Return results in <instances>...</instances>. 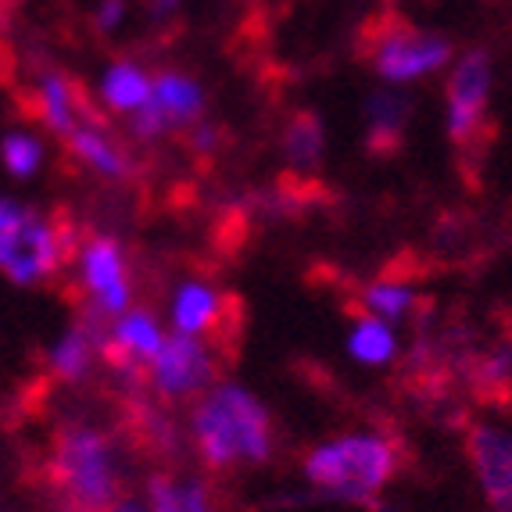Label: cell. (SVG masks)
<instances>
[{"label":"cell","instance_id":"1","mask_svg":"<svg viewBox=\"0 0 512 512\" xmlns=\"http://www.w3.org/2000/svg\"><path fill=\"white\" fill-rule=\"evenodd\" d=\"M190 434L212 470H226L237 462L262 466L273 455V419L255 394L237 384H219L205 391L190 416Z\"/></svg>","mask_w":512,"mask_h":512},{"label":"cell","instance_id":"2","mask_svg":"<svg viewBox=\"0 0 512 512\" xmlns=\"http://www.w3.org/2000/svg\"><path fill=\"white\" fill-rule=\"evenodd\" d=\"M47 480L58 512H111L119 498L115 448L94 427H65L51 444Z\"/></svg>","mask_w":512,"mask_h":512},{"label":"cell","instance_id":"3","mask_svg":"<svg viewBox=\"0 0 512 512\" xmlns=\"http://www.w3.org/2000/svg\"><path fill=\"white\" fill-rule=\"evenodd\" d=\"M398 473V444L384 434H344L305 455V477L323 495L373 505Z\"/></svg>","mask_w":512,"mask_h":512},{"label":"cell","instance_id":"4","mask_svg":"<svg viewBox=\"0 0 512 512\" xmlns=\"http://www.w3.org/2000/svg\"><path fill=\"white\" fill-rule=\"evenodd\" d=\"M69 262V230L36 208L0 197V273L18 287H36Z\"/></svg>","mask_w":512,"mask_h":512},{"label":"cell","instance_id":"5","mask_svg":"<svg viewBox=\"0 0 512 512\" xmlns=\"http://www.w3.org/2000/svg\"><path fill=\"white\" fill-rule=\"evenodd\" d=\"M455 61V43L434 29L409 22H387L369 40V69L384 86H416L448 72Z\"/></svg>","mask_w":512,"mask_h":512},{"label":"cell","instance_id":"6","mask_svg":"<svg viewBox=\"0 0 512 512\" xmlns=\"http://www.w3.org/2000/svg\"><path fill=\"white\" fill-rule=\"evenodd\" d=\"M495 90V65L484 47L459 51L444 79V133L455 147H473L484 137L487 108Z\"/></svg>","mask_w":512,"mask_h":512},{"label":"cell","instance_id":"7","mask_svg":"<svg viewBox=\"0 0 512 512\" xmlns=\"http://www.w3.org/2000/svg\"><path fill=\"white\" fill-rule=\"evenodd\" d=\"M208 94L201 79L183 69H162L154 72L151 101L129 115V133L137 144H158L169 133H187L194 122L205 119Z\"/></svg>","mask_w":512,"mask_h":512},{"label":"cell","instance_id":"8","mask_svg":"<svg viewBox=\"0 0 512 512\" xmlns=\"http://www.w3.org/2000/svg\"><path fill=\"white\" fill-rule=\"evenodd\" d=\"M222 359L215 348L201 337H187V333H172L162 344V351L151 362V387L162 402H183L201 391H212L215 376H219Z\"/></svg>","mask_w":512,"mask_h":512},{"label":"cell","instance_id":"9","mask_svg":"<svg viewBox=\"0 0 512 512\" xmlns=\"http://www.w3.org/2000/svg\"><path fill=\"white\" fill-rule=\"evenodd\" d=\"M79 283L90 298L94 319H119L129 312V262L126 248L108 233H97L79 244Z\"/></svg>","mask_w":512,"mask_h":512},{"label":"cell","instance_id":"10","mask_svg":"<svg viewBox=\"0 0 512 512\" xmlns=\"http://www.w3.org/2000/svg\"><path fill=\"white\" fill-rule=\"evenodd\" d=\"M237 298L219 287H212L208 280H187L176 287V298H172V326L176 333H187V337H201L215 351H230V333H237L240 319L233 316Z\"/></svg>","mask_w":512,"mask_h":512},{"label":"cell","instance_id":"11","mask_svg":"<svg viewBox=\"0 0 512 512\" xmlns=\"http://www.w3.org/2000/svg\"><path fill=\"white\" fill-rule=\"evenodd\" d=\"M165 337L158 319L147 308H129L115 319L108 333L101 337V355L104 366H111L122 380H144L151 373L154 355L162 351Z\"/></svg>","mask_w":512,"mask_h":512},{"label":"cell","instance_id":"12","mask_svg":"<svg viewBox=\"0 0 512 512\" xmlns=\"http://www.w3.org/2000/svg\"><path fill=\"white\" fill-rule=\"evenodd\" d=\"M466 455L491 512H512V434L502 427H470Z\"/></svg>","mask_w":512,"mask_h":512},{"label":"cell","instance_id":"13","mask_svg":"<svg viewBox=\"0 0 512 512\" xmlns=\"http://www.w3.org/2000/svg\"><path fill=\"white\" fill-rule=\"evenodd\" d=\"M33 111L43 122L47 133L54 137H69L83 119H90V104H86L79 83L61 69H43L33 83Z\"/></svg>","mask_w":512,"mask_h":512},{"label":"cell","instance_id":"14","mask_svg":"<svg viewBox=\"0 0 512 512\" xmlns=\"http://www.w3.org/2000/svg\"><path fill=\"white\" fill-rule=\"evenodd\" d=\"M151 83L154 72H147L137 58H115L97 72L94 101L101 104L104 115L129 119V115H137L151 101Z\"/></svg>","mask_w":512,"mask_h":512},{"label":"cell","instance_id":"15","mask_svg":"<svg viewBox=\"0 0 512 512\" xmlns=\"http://www.w3.org/2000/svg\"><path fill=\"white\" fill-rule=\"evenodd\" d=\"M65 147H69V154L83 169L97 172L101 180H126L129 172H133L129 151L115 140V133H111L101 119H94V115L72 129L69 137H65Z\"/></svg>","mask_w":512,"mask_h":512},{"label":"cell","instance_id":"16","mask_svg":"<svg viewBox=\"0 0 512 512\" xmlns=\"http://www.w3.org/2000/svg\"><path fill=\"white\" fill-rule=\"evenodd\" d=\"M409 97L398 94V86L373 90L366 97V147L373 154H391L402 147L409 126Z\"/></svg>","mask_w":512,"mask_h":512},{"label":"cell","instance_id":"17","mask_svg":"<svg viewBox=\"0 0 512 512\" xmlns=\"http://www.w3.org/2000/svg\"><path fill=\"white\" fill-rule=\"evenodd\" d=\"M101 337H104L101 319L94 316L86 319V323L72 326L69 333H61L51 348V359H47L54 380H61V384L83 380L90 373V366H94V355L101 351Z\"/></svg>","mask_w":512,"mask_h":512},{"label":"cell","instance_id":"18","mask_svg":"<svg viewBox=\"0 0 512 512\" xmlns=\"http://www.w3.org/2000/svg\"><path fill=\"white\" fill-rule=\"evenodd\" d=\"M326 154V129L323 119L312 111H298L287 129H283V162L291 165L294 172H316L323 165Z\"/></svg>","mask_w":512,"mask_h":512},{"label":"cell","instance_id":"19","mask_svg":"<svg viewBox=\"0 0 512 512\" xmlns=\"http://www.w3.org/2000/svg\"><path fill=\"white\" fill-rule=\"evenodd\" d=\"M348 351L351 359L366 362V366H387L398 355V341H394L391 323L369 316V312H359L355 326L348 333Z\"/></svg>","mask_w":512,"mask_h":512},{"label":"cell","instance_id":"20","mask_svg":"<svg viewBox=\"0 0 512 512\" xmlns=\"http://www.w3.org/2000/svg\"><path fill=\"white\" fill-rule=\"evenodd\" d=\"M416 308V291L405 280H376L359 294V312L384 319V323H402Z\"/></svg>","mask_w":512,"mask_h":512},{"label":"cell","instance_id":"21","mask_svg":"<svg viewBox=\"0 0 512 512\" xmlns=\"http://www.w3.org/2000/svg\"><path fill=\"white\" fill-rule=\"evenodd\" d=\"M0 162L15 180H33L47 162V144L33 129H11L0 140Z\"/></svg>","mask_w":512,"mask_h":512},{"label":"cell","instance_id":"22","mask_svg":"<svg viewBox=\"0 0 512 512\" xmlns=\"http://www.w3.org/2000/svg\"><path fill=\"white\" fill-rule=\"evenodd\" d=\"M147 502H151V512H183L180 477H169V473H154V477L147 480Z\"/></svg>","mask_w":512,"mask_h":512},{"label":"cell","instance_id":"23","mask_svg":"<svg viewBox=\"0 0 512 512\" xmlns=\"http://www.w3.org/2000/svg\"><path fill=\"white\" fill-rule=\"evenodd\" d=\"M126 18H129V0H97L90 22H94V29L101 36H111L126 26Z\"/></svg>","mask_w":512,"mask_h":512},{"label":"cell","instance_id":"24","mask_svg":"<svg viewBox=\"0 0 512 512\" xmlns=\"http://www.w3.org/2000/svg\"><path fill=\"white\" fill-rule=\"evenodd\" d=\"M180 502L183 512H215L212 487L201 477H180Z\"/></svg>","mask_w":512,"mask_h":512},{"label":"cell","instance_id":"25","mask_svg":"<svg viewBox=\"0 0 512 512\" xmlns=\"http://www.w3.org/2000/svg\"><path fill=\"white\" fill-rule=\"evenodd\" d=\"M222 140H226V133H222V126H215L212 119H201L187 129V147L194 154H215L222 147Z\"/></svg>","mask_w":512,"mask_h":512},{"label":"cell","instance_id":"26","mask_svg":"<svg viewBox=\"0 0 512 512\" xmlns=\"http://www.w3.org/2000/svg\"><path fill=\"white\" fill-rule=\"evenodd\" d=\"M183 0H144V11H147V22L158 29L172 26V18L180 15Z\"/></svg>","mask_w":512,"mask_h":512},{"label":"cell","instance_id":"27","mask_svg":"<svg viewBox=\"0 0 512 512\" xmlns=\"http://www.w3.org/2000/svg\"><path fill=\"white\" fill-rule=\"evenodd\" d=\"M111 512H144V505H137V502H122V505H115Z\"/></svg>","mask_w":512,"mask_h":512},{"label":"cell","instance_id":"28","mask_svg":"<svg viewBox=\"0 0 512 512\" xmlns=\"http://www.w3.org/2000/svg\"><path fill=\"white\" fill-rule=\"evenodd\" d=\"M0 33H4V4H0Z\"/></svg>","mask_w":512,"mask_h":512}]
</instances>
